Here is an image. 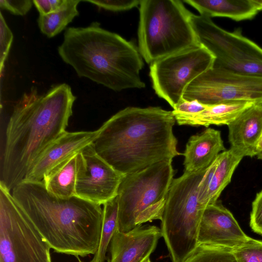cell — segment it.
I'll use <instances>...</instances> for the list:
<instances>
[{
	"label": "cell",
	"instance_id": "cell-35",
	"mask_svg": "<svg viewBox=\"0 0 262 262\" xmlns=\"http://www.w3.org/2000/svg\"><path fill=\"white\" fill-rule=\"evenodd\" d=\"M78 260V262H84L83 261L81 260L79 257H76Z\"/></svg>",
	"mask_w": 262,
	"mask_h": 262
},
{
	"label": "cell",
	"instance_id": "cell-18",
	"mask_svg": "<svg viewBox=\"0 0 262 262\" xmlns=\"http://www.w3.org/2000/svg\"><path fill=\"white\" fill-rule=\"evenodd\" d=\"M231 147L246 156H256L257 142L262 133V104H254L227 125Z\"/></svg>",
	"mask_w": 262,
	"mask_h": 262
},
{
	"label": "cell",
	"instance_id": "cell-6",
	"mask_svg": "<svg viewBox=\"0 0 262 262\" xmlns=\"http://www.w3.org/2000/svg\"><path fill=\"white\" fill-rule=\"evenodd\" d=\"M207 168L184 172L171 183L160 229L172 262H183L198 244L199 226L206 207L199 200V185Z\"/></svg>",
	"mask_w": 262,
	"mask_h": 262
},
{
	"label": "cell",
	"instance_id": "cell-30",
	"mask_svg": "<svg viewBox=\"0 0 262 262\" xmlns=\"http://www.w3.org/2000/svg\"><path fill=\"white\" fill-rule=\"evenodd\" d=\"M32 4L33 1L31 0H0V7L2 9L18 15L27 14L31 9Z\"/></svg>",
	"mask_w": 262,
	"mask_h": 262
},
{
	"label": "cell",
	"instance_id": "cell-33",
	"mask_svg": "<svg viewBox=\"0 0 262 262\" xmlns=\"http://www.w3.org/2000/svg\"><path fill=\"white\" fill-rule=\"evenodd\" d=\"M142 262H151L150 259V256L146 258L144 260H143Z\"/></svg>",
	"mask_w": 262,
	"mask_h": 262
},
{
	"label": "cell",
	"instance_id": "cell-8",
	"mask_svg": "<svg viewBox=\"0 0 262 262\" xmlns=\"http://www.w3.org/2000/svg\"><path fill=\"white\" fill-rule=\"evenodd\" d=\"M191 23L200 45L214 57L213 67L262 77V48L243 35L240 29L229 32L211 18L193 13Z\"/></svg>",
	"mask_w": 262,
	"mask_h": 262
},
{
	"label": "cell",
	"instance_id": "cell-3",
	"mask_svg": "<svg viewBox=\"0 0 262 262\" xmlns=\"http://www.w3.org/2000/svg\"><path fill=\"white\" fill-rule=\"evenodd\" d=\"M11 193L55 252L76 257L96 253L102 222L101 205L77 196H56L48 192L42 182L23 181Z\"/></svg>",
	"mask_w": 262,
	"mask_h": 262
},
{
	"label": "cell",
	"instance_id": "cell-2",
	"mask_svg": "<svg viewBox=\"0 0 262 262\" xmlns=\"http://www.w3.org/2000/svg\"><path fill=\"white\" fill-rule=\"evenodd\" d=\"M172 111L160 107H127L99 128L92 143L96 153L123 175L182 155L173 133Z\"/></svg>",
	"mask_w": 262,
	"mask_h": 262
},
{
	"label": "cell",
	"instance_id": "cell-34",
	"mask_svg": "<svg viewBox=\"0 0 262 262\" xmlns=\"http://www.w3.org/2000/svg\"><path fill=\"white\" fill-rule=\"evenodd\" d=\"M257 157L258 159L262 160V153L258 154Z\"/></svg>",
	"mask_w": 262,
	"mask_h": 262
},
{
	"label": "cell",
	"instance_id": "cell-28",
	"mask_svg": "<svg viewBox=\"0 0 262 262\" xmlns=\"http://www.w3.org/2000/svg\"><path fill=\"white\" fill-rule=\"evenodd\" d=\"M207 106L196 100L188 101L183 99L172 112L176 121L198 114L204 110Z\"/></svg>",
	"mask_w": 262,
	"mask_h": 262
},
{
	"label": "cell",
	"instance_id": "cell-9",
	"mask_svg": "<svg viewBox=\"0 0 262 262\" xmlns=\"http://www.w3.org/2000/svg\"><path fill=\"white\" fill-rule=\"evenodd\" d=\"M51 249L0 183V262H52Z\"/></svg>",
	"mask_w": 262,
	"mask_h": 262
},
{
	"label": "cell",
	"instance_id": "cell-13",
	"mask_svg": "<svg viewBox=\"0 0 262 262\" xmlns=\"http://www.w3.org/2000/svg\"><path fill=\"white\" fill-rule=\"evenodd\" d=\"M251 238L243 231L231 212L217 202L206 207L199 226L198 244L234 249Z\"/></svg>",
	"mask_w": 262,
	"mask_h": 262
},
{
	"label": "cell",
	"instance_id": "cell-1",
	"mask_svg": "<svg viewBox=\"0 0 262 262\" xmlns=\"http://www.w3.org/2000/svg\"><path fill=\"white\" fill-rule=\"evenodd\" d=\"M76 98L64 83L41 94L32 86L21 96L6 128L1 184L11 191L23 181L37 157L66 132Z\"/></svg>",
	"mask_w": 262,
	"mask_h": 262
},
{
	"label": "cell",
	"instance_id": "cell-22",
	"mask_svg": "<svg viewBox=\"0 0 262 262\" xmlns=\"http://www.w3.org/2000/svg\"><path fill=\"white\" fill-rule=\"evenodd\" d=\"M79 0H66L57 10L46 15H39L37 23L40 31L51 38L63 30L79 15Z\"/></svg>",
	"mask_w": 262,
	"mask_h": 262
},
{
	"label": "cell",
	"instance_id": "cell-14",
	"mask_svg": "<svg viewBox=\"0 0 262 262\" xmlns=\"http://www.w3.org/2000/svg\"><path fill=\"white\" fill-rule=\"evenodd\" d=\"M98 134L99 129L94 131H66L37 157L23 181L42 182L55 167L92 144Z\"/></svg>",
	"mask_w": 262,
	"mask_h": 262
},
{
	"label": "cell",
	"instance_id": "cell-10",
	"mask_svg": "<svg viewBox=\"0 0 262 262\" xmlns=\"http://www.w3.org/2000/svg\"><path fill=\"white\" fill-rule=\"evenodd\" d=\"M215 58L200 45L160 59L150 64L156 94L174 109L190 83L213 67Z\"/></svg>",
	"mask_w": 262,
	"mask_h": 262
},
{
	"label": "cell",
	"instance_id": "cell-16",
	"mask_svg": "<svg viewBox=\"0 0 262 262\" xmlns=\"http://www.w3.org/2000/svg\"><path fill=\"white\" fill-rule=\"evenodd\" d=\"M245 154L230 147L221 152L207 167L199 185V198L205 206L214 204L230 183L233 172Z\"/></svg>",
	"mask_w": 262,
	"mask_h": 262
},
{
	"label": "cell",
	"instance_id": "cell-31",
	"mask_svg": "<svg viewBox=\"0 0 262 262\" xmlns=\"http://www.w3.org/2000/svg\"><path fill=\"white\" fill-rule=\"evenodd\" d=\"M66 0H33V3L39 13V15H46L58 9Z\"/></svg>",
	"mask_w": 262,
	"mask_h": 262
},
{
	"label": "cell",
	"instance_id": "cell-25",
	"mask_svg": "<svg viewBox=\"0 0 262 262\" xmlns=\"http://www.w3.org/2000/svg\"><path fill=\"white\" fill-rule=\"evenodd\" d=\"M233 252L237 262H262V241L251 238Z\"/></svg>",
	"mask_w": 262,
	"mask_h": 262
},
{
	"label": "cell",
	"instance_id": "cell-19",
	"mask_svg": "<svg viewBox=\"0 0 262 262\" xmlns=\"http://www.w3.org/2000/svg\"><path fill=\"white\" fill-rule=\"evenodd\" d=\"M200 15L227 17L235 21L251 19L262 11V0H184Z\"/></svg>",
	"mask_w": 262,
	"mask_h": 262
},
{
	"label": "cell",
	"instance_id": "cell-21",
	"mask_svg": "<svg viewBox=\"0 0 262 262\" xmlns=\"http://www.w3.org/2000/svg\"><path fill=\"white\" fill-rule=\"evenodd\" d=\"M78 154L61 162L46 176L42 183L48 192L60 198L76 196Z\"/></svg>",
	"mask_w": 262,
	"mask_h": 262
},
{
	"label": "cell",
	"instance_id": "cell-24",
	"mask_svg": "<svg viewBox=\"0 0 262 262\" xmlns=\"http://www.w3.org/2000/svg\"><path fill=\"white\" fill-rule=\"evenodd\" d=\"M183 262H237L233 249L220 246L199 244Z\"/></svg>",
	"mask_w": 262,
	"mask_h": 262
},
{
	"label": "cell",
	"instance_id": "cell-17",
	"mask_svg": "<svg viewBox=\"0 0 262 262\" xmlns=\"http://www.w3.org/2000/svg\"><path fill=\"white\" fill-rule=\"evenodd\" d=\"M226 150L221 132L208 128L190 137L184 152V171L192 172L209 166L221 151Z\"/></svg>",
	"mask_w": 262,
	"mask_h": 262
},
{
	"label": "cell",
	"instance_id": "cell-12",
	"mask_svg": "<svg viewBox=\"0 0 262 262\" xmlns=\"http://www.w3.org/2000/svg\"><path fill=\"white\" fill-rule=\"evenodd\" d=\"M124 176L101 158L92 143L78 154L76 196L103 205L117 196Z\"/></svg>",
	"mask_w": 262,
	"mask_h": 262
},
{
	"label": "cell",
	"instance_id": "cell-4",
	"mask_svg": "<svg viewBox=\"0 0 262 262\" xmlns=\"http://www.w3.org/2000/svg\"><path fill=\"white\" fill-rule=\"evenodd\" d=\"M58 52L79 77L112 90L145 86L140 76L144 62L138 48L97 21L67 28Z\"/></svg>",
	"mask_w": 262,
	"mask_h": 262
},
{
	"label": "cell",
	"instance_id": "cell-15",
	"mask_svg": "<svg viewBox=\"0 0 262 262\" xmlns=\"http://www.w3.org/2000/svg\"><path fill=\"white\" fill-rule=\"evenodd\" d=\"M162 237L156 226H139L123 232L118 229L111 241L107 262H142L149 257Z\"/></svg>",
	"mask_w": 262,
	"mask_h": 262
},
{
	"label": "cell",
	"instance_id": "cell-7",
	"mask_svg": "<svg viewBox=\"0 0 262 262\" xmlns=\"http://www.w3.org/2000/svg\"><path fill=\"white\" fill-rule=\"evenodd\" d=\"M172 161L124 175L118 190V230L128 232L144 223L161 220L173 179Z\"/></svg>",
	"mask_w": 262,
	"mask_h": 262
},
{
	"label": "cell",
	"instance_id": "cell-11",
	"mask_svg": "<svg viewBox=\"0 0 262 262\" xmlns=\"http://www.w3.org/2000/svg\"><path fill=\"white\" fill-rule=\"evenodd\" d=\"M183 99L207 105L234 101L262 104V77L213 66L189 84Z\"/></svg>",
	"mask_w": 262,
	"mask_h": 262
},
{
	"label": "cell",
	"instance_id": "cell-26",
	"mask_svg": "<svg viewBox=\"0 0 262 262\" xmlns=\"http://www.w3.org/2000/svg\"><path fill=\"white\" fill-rule=\"evenodd\" d=\"M13 35L2 13H0V72L2 74L5 62L9 52Z\"/></svg>",
	"mask_w": 262,
	"mask_h": 262
},
{
	"label": "cell",
	"instance_id": "cell-29",
	"mask_svg": "<svg viewBox=\"0 0 262 262\" xmlns=\"http://www.w3.org/2000/svg\"><path fill=\"white\" fill-rule=\"evenodd\" d=\"M250 226L254 232L262 235V190L252 202Z\"/></svg>",
	"mask_w": 262,
	"mask_h": 262
},
{
	"label": "cell",
	"instance_id": "cell-5",
	"mask_svg": "<svg viewBox=\"0 0 262 262\" xmlns=\"http://www.w3.org/2000/svg\"><path fill=\"white\" fill-rule=\"evenodd\" d=\"M138 49L146 63L200 45L192 13L179 0H141Z\"/></svg>",
	"mask_w": 262,
	"mask_h": 262
},
{
	"label": "cell",
	"instance_id": "cell-27",
	"mask_svg": "<svg viewBox=\"0 0 262 262\" xmlns=\"http://www.w3.org/2000/svg\"><path fill=\"white\" fill-rule=\"evenodd\" d=\"M100 8L111 11L118 12L128 10L139 6L141 1L138 0H85Z\"/></svg>",
	"mask_w": 262,
	"mask_h": 262
},
{
	"label": "cell",
	"instance_id": "cell-20",
	"mask_svg": "<svg viewBox=\"0 0 262 262\" xmlns=\"http://www.w3.org/2000/svg\"><path fill=\"white\" fill-rule=\"evenodd\" d=\"M255 104L234 101L208 105L203 111L176 120L179 125L204 126L229 125L244 111Z\"/></svg>",
	"mask_w": 262,
	"mask_h": 262
},
{
	"label": "cell",
	"instance_id": "cell-23",
	"mask_svg": "<svg viewBox=\"0 0 262 262\" xmlns=\"http://www.w3.org/2000/svg\"><path fill=\"white\" fill-rule=\"evenodd\" d=\"M101 231L98 248L90 262H104L111 241L118 229L117 196L103 205Z\"/></svg>",
	"mask_w": 262,
	"mask_h": 262
},
{
	"label": "cell",
	"instance_id": "cell-32",
	"mask_svg": "<svg viewBox=\"0 0 262 262\" xmlns=\"http://www.w3.org/2000/svg\"><path fill=\"white\" fill-rule=\"evenodd\" d=\"M255 152L256 156L262 153V133L256 144Z\"/></svg>",
	"mask_w": 262,
	"mask_h": 262
}]
</instances>
